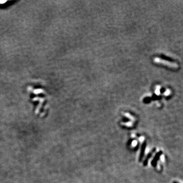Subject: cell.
I'll return each instance as SVG.
<instances>
[{"label":"cell","mask_w":183,"mask_h":183,"mask_svg":"<svg viewBox=\"0 0 183 183\" xmlns=\"http://www.w3.org/2000/svg\"><path fill=\"white\" fill-rule=\"evenodd\" d=\"M170 91L169 90H167L165 92V95H167V94H169L170 93Z\"/></svg>","instance_id":"obj_6"},{"label":"cell","mask_w":183,"mask_h":183,"mask_svg":"<svg viewBox=\"0 0 183 183\" xmlns=\"http://www.w3.org/2000/svg\"><path fill=\"white\" fill-rule=\"evenodd\" d=\"M173 183H178V182H173Z\"/></svg>","instance_id":"obj_7"},{"label":"cell","mask_w":183,"mask_h":183,"mask_svg":"<svg viewBox=\"0 0 183 183\" xmlns=\"http://www.w3.org/2000/svg\"><path fill=\"white\" fill-rule=\"evenodd\" d=\"M162 154V151H160V152H159L158 153H157L156 154L155 157L154 158L153 160H152V161L151 162L152 165L153 167H155L156 166L157 164V162L159 160V158H160V156H161Z\"/></svg>","instance_id":"obj_2"},{"label":"cell","mask_w":183,"mask_h":183,"mask_svg":"<svg viewBox=\"0 0 183 183\" xmlns=\"http://www.w3.org/2000/svg\"><path fill=\"white\" fill-rule=\"evenodd\" d=\"M153 61L154 62V63H156V64H161V65H163L166 66H167L170 68H172V69H178L179 68V65L177 63H174V62H170L169 61L166 60L164 59H161L160 57H156L155 58H154Z\"/></svg>","instance_id":"obj_1"},{"label":"cell","mask_w":183,"mask_h":183,"mask_svg":"<svg viewBox=\"0 0 183 183\" xmlns=\"http://www.w3.org/2000/svg\"><path fill=\"white\" fill-rule=\"evenodd\" d=\"M156 94H157V95L159 94V93H160V89H157V90L156 91Z\"/></svg>","instance_id":"obj_5"},{"label":"cell","mask_w":183,"mask_h":183,"mask_svg":"<svg viewBox=\"0 0 183 183\" xmlns=\"http://www.w3.org/2000/svg\"><path fill=\"white\" fill-rule=\"evenodd\" d=\"M155 151H156V148H154L152 150V151L147 155V156H146V159H145V161H144V166H146V165H147L149 159L151 158V157L152 156L153 153H154Z\"/></svg>","instance_id":"obj_4"},{"label":"cell","mask_w":183,"mask_h":183,"mask_svg":"<svg viewBox=\"0 0 183 183\" xmlns=\"http://www.w3.org/2000/svg\"><path fill=\"white\" fill-rule=\"evenodd\" d=\"M146 142H144L142 146V148H141V151H140V156H139V161L140 162H141L143 159L144 154H145V149H146Z\"/></svg>","instance_id":"obj_3"}]
</instances>
